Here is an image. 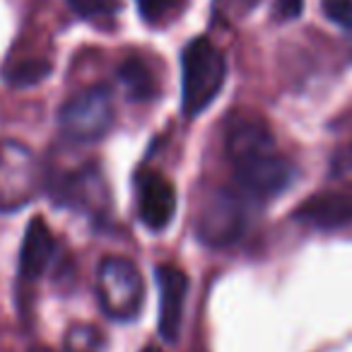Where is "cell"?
Returning a JSON list of instances; mask_svg holds the SVG:
<instances>
[{
	"label": "cell",
	"mask_w": 352,
	"mask_h": 352,
	"mask_svg": "<svg viewBox=\"0 0 352 352\" xmlns=\"http://www.w3.org/2000/svg\"><path fill=\"white\" fill-rule=\"evenodd\" d=\"M275 150L270 128L261 118H236L227 133V155L232 164L244 162L249 157Z\"/></svg>",
	"instance_id": "cell-10"
},
{
	"label": "cell",
	"mask_w": 352,
	"mask_h": 352,
	"mask_svg": "<svg viewBox=\"0 0 352 352\" xmlns=\"http://www.w3.org/2000/svg\"><path fill=\"white\" fill-rule=\"evenodd\" d=\"M256 3L258 0H217V6L222 8V12H227L232 17H241L246 12H251Z\"/></svg>",
	"instance_id": "cell-19"
},
{
	"label": "cell",
	"mask_w": 352,
	"mask_h": 352,
	"mask_svg": "<svg viewBox=\"0 0 352 352\" xmlns=\"http://www.w3.org/2000/svg\"><path fill=\"white\" fill-rule=\"evenodd\" d=\"M70 8L85 20H97V17H111L118 10L116 0H68Z\"/></svg>",
	"instance_id": "cell-15"
},
{
	"label": "cell",
	"mask_w": 352,
	"mask_h": 352,
	"mask_svg": "<svg viewBox=\"0 0 352 352\" xmlns=\"http://www.w3.org/2000/svg\"><path fill=\"white\" fill-rule=\"evenodd\" d=\"M97 345V331L92 328H73L68 333V350L70 352H92Z\"/></svg>",
	"instance_id": "cell-18"
},
{
	"label": "cell",
	"mask_w": 352,
	"mask_h": 352,
	"mask_svg": "<svg viewBox=\"0 0 352 352\" xmlns=\"http://www.w3.org/2000/svg\"><path fill=\"white\" fill-rule=\"evenodd\" d=\"M244 193L217 191L203 203L198 236L208 246H230L246 230V203Z\"/></svg>",
	"instance_id": "cell-5"
},
{
	"label": "cell",
	"mask_w": 352,
	"mask_h": 352,
	"mask_svg": "<svg viewBox=\"0 0 352 352\" xmlns=\"http://www.w3.org/2000/svg\"><path fill=\"white\" fill-rule=\"evenodd\" d=\"M118 78H121L128 97L135 99V102H145V99L155 97L157 92L155 75H152V70L140 58L123 60V65L118 68Z\"/></svg>",
	"instance_id": "cell-13"
},
{
	"label": "cell",
	"mask_w": 352,
	"mask_h": 352,
	"mask_svg": "<svg viewBox=\"0 0 352 352\" xmlns=\"http://www.w3.org/2000/svg\"><path fill=\"white\" fill-rule=\"evenodd\" d=\"M56 254V239L46 222L41 217H34L27 227L25 241H22L20 254V273L25 280H36L49 268L51 258Z\"/></svg>",
	"instance_id": "cell-11"
},
{
	"label": "cell",
	"mask_w": 352,
	"mask_h": 352,
	"mask_svg": "<svg viewBox=\"0 0 352 352\" xmlns=\"http://www.w3.org/2000/svg\"><path fill=\"white\" fill-rule=\"evenodd\" d=\"M157 287H160V318L157 328L164 340L174 342L184 323V307L188 294V278L176 265H160L155 270Z\"/></svg>",
	"instance_id": "cell-7"
},
{
	"label": "cell",
	"mask_w": 352,
	"mask_h": 352,
	"mask_svg": "<svg viewBox=\"0 0 352 352\" xmlns=\"http://www.w3.org/2000/svg\"><path fill=\"white\" fill-rule=\"evenodd\" d=\"M44 171L36 155L20 140H0V212H15L41 191Z\"/></svg>",
	"instance_id": "cell-2"
},
{
	"label": "cell",
	"mask_w": 352,
	"mask_h": 352,
	"mask_svg": "<svg viewBox=\"0 0 352 352\" xmlns=\"http://www.w3.org/2000/svg\"><path fill=\"white\" fill-rule=\"evenodd\" d=\"M321 10L333 25L352 30V0H321Z\"/></svg>",
	"instance_id": "cell-17"
},
{
	"label": "cell",
	"mask_w": 352,
	"mask_h": 352,
	"mask_svg": "<svg viewBox=\"0 0 352 352\" xmlns=\"http://www.w3.org/2000/svg\"><path fill=\"white\" fill-rule=\"evenodd\" d=\"M304 0H275V15L280 20H294L302 15Z\"/></svg>",
	"instance_id": "cell-20"
},
{
	"label": "cell",
	"mask_w": 352,
	"mask_h": 352,
	"mask_svg": "<svg viewBox=\"0 0 352 352\" xmlns=\"http://www.w3.org/2000/svg\"><path fill=\"white\" fill-rule=\"evenodd\" d=\"M227 78L222 51L206 36H198L182 54V109L188 118L203 113L220 94Z\"/></svg>",
	"instance_id": "cell-1"
},
{
	"label": "cell",
	"mask_w": 352,
	"mask_h": 352,
	"mask_svg": "<svg viewBox=\"0 0 352 352\" xmlns=\"http://www.w3.org/2000/svg\"><path fill=\"white\" fill-rule=\"evenodd\" d=\"M145 352H157V350H152V347H150V350H145Z\"/></svg>",
	"instance_id": "cell-22"
},
{
	"label": "cell",
	"mask_w": 352,
	"mask_h": 352,
	"mask_svg": "<svg viewBox=\"0 0 352 352\" xmlns=\"http://www.w3.org/2000/svg\"><path fill=\"white\" fill-rule=\"evenodd\" d=\"M176 212L174 184L160 174H147L138 191V215L152 232L164 230Z\"/></svg>",
	"instance_id": "cell-8"
},
{
	"label": "cell",
	"mask_w": 352,
	"mask_h": 352,
	"mask_svg": "<svg viewBox=\"0 0 352 352\" xmlns=\"http://www.w3.org/2000/svg\"><path fill=\"white\" fill-rule=\"evenodd\" d=\"M51 65L46 63V60H30V63H22L17 65L15 70H10V75H8V80H10L12 85H17V87H25V85H34L39 82V80H44L46 75H49Z\"/></svg>",
	"instance_id": "cell-14"
},
{
	"label": "cell",
	"mask_w": 352,
	"mask_h": 352,
	"mask_svg": "<svg viewBox=\"0 0 352 352\" xmlns=\"http://www.w3.org/2000/svg\"><path fill=\"white\" fill-rule=\"evenodd\" d=\"M331 171L333 174H347V171H352V142L345 147H340V150L333 155V164H331Z\"/></svg>",
	"instance_id": "cell-21"
},
{
	"label": "cell",
	"mask_w": 352,
	"mask_h": 352,
	"mask_svg": "<svg viewBox=\"0 0 352 352\" xmlns=\"http://www.w3.org/2000/svg\"><path fill=\"white\" fill-rule=\"evenodd\" d=\"M135 3L138 10H140V17L145 22H150V25L166 20L179 8V0H135Z\"/></svg>",
	"instance_id": "cell-16"
},
{
	"label": "cell",
	"mask_w": 352,
	"mask_h": 352,
	"mask_svg": "<svg viewBox=\"0 0 352 352\" xmlns=\"http://www.w3.org/2000/svg\"><path fill=\"white\" fill-rule=\"evenodd\" d=\"M302 225L316 230H340L352 222V198L345 193H321L311 196L294 212Z\"/></svg>",
	"instance_id": "cell-9"
},
{
	"label": "cell",
	"mask_w": 352,
	"mask_h": 352,
	"mask_svg": "<svg viewBox=\"0 0 352 352\" xmlns=\"http://www.w3.org/2000/svg\"><path fill=\"white\" fill-rule=\"evenodd\" d=\"M60 131L75 142L102 140L113 126V102L107 87H89L60 109Z\"/></svg>",
	"instance_id": "cell-4"
},
{
	"label": "cell",
	"mask_w": 352,
	"mask_h": 352,
	"mask_svg": "<svg viewBox=\"0 0 352 352\" xmlns=\"http://www.w3.org/2000/svg\"><path fill=\"white\" fill-rule=\"evenodd\" d=\"M99 307L113 321H133L145 302V283L135 263L121 256H109L97 268Z\"/></svg>",
	"instance_id": "cell-3"
},
{
	"label": "cell",
	"mask_w": 352,
	"mask_h": 352,
	"mask_svg": "<svg viewBox=\"0 0 352 352\" xmlns=\"http://www.w3.org/2000/svg\"><path fill=\"white\" fill-rule=\"evenodd\" d=\"M102 198H104V186L97 171L82 169L70 176L68 182H63V186H60V201L73 208L92 210V208L99 206Z\"/></svg>",
	"instance_id": "cell-12"
},
{
	"label": "cell",
	"mask_w": 352,
	"mask_h": 352,
	"mask_svg": "<svg viewBox=\"0 0 352 352\" xmlns=\"http://www.w3.org/2000/svg\"><path fill=\"white\" fill-rule=\"evenodd\" d=\"M294 164L287 157L278 155V150L263 152V155L249 157L234 164V179L239 191L249 198H273L283 193L292 184Z\"/></svg>",
	"instance_id": "cell-6"
}]
</instances>
